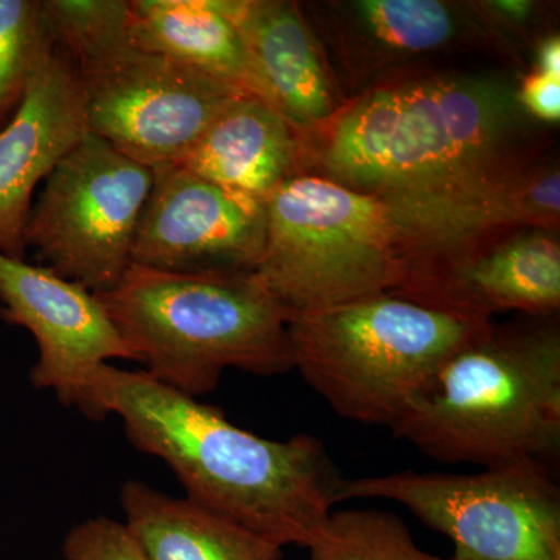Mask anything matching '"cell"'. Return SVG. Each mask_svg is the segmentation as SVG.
<instances>
[{"mask_svg": "<svg viewBox=\"0 0 560 560\" xmlns=\"http://www.w3.org/2000/svg\"><path fill=\"white\" fill-rule=\"evenodd\" d=\"M132 264L173 272H254L264 253L265 202L183 165L153 171Z\"/></svg>", "mask_w": 560, "mask_h": 560, "instance_id": "obj_12", "label": "cell"}, {"mask_svg": "<svg viewBox=\"0 0 560 560\" xmlns=\"http://www.w3.org/2000/svg\"><path fill=\"white\" fill-rule=\"evenodd\" d=\"M396 501L453 541L451 560H560V489L539 466L342 480L338 503Z\"/></svg>", "mask_w": 560, "mask_h": 560, "instance_id": "obj_7", "label": "cell"}, {"mask_svg": "<svg viewBox=\"0 0 560 560\" xmlns=\"http://www.w3.org/2000/svg\"><path fill=\"white\" fill-rule=\"evenodd\" d=\"M304 151L305 173L396 209L512 178L545 158V138L517 80L407 69L349 97Z\"/></svg>", "mask_w": 560, "mask_h": 560, "instance_id": "obj_1", "label": "cell"}, {"mask_svg": "<svg viewBox=\"0 0 560 560\" xmlns=\"http://www.w3.org/2000/svg\"><path fill=\"white\" fill-rule=\"evenodd\" d=\"M533 69L560 79V36L558 32L541 36L533 49Z\"/></svg>", "mask_w": 560, "mask_h": 560, "instance_id": "obj_26", "label": "cell"}, {"mask_svg": "<svg viewBox=\"0 0 560 560\" xmlns=\"http://www.w3.org/2000/svg\"><path fill=\"white\" fill-rule=\"evenodd\" d=\"M130 10L136 49L171 58L249 94L235 0H130Z\"/></svg>", "mask_w": 560, "mask_h": 560, "instance_id": "obj_19", "label": "cell"}, {"mask_svg": "<svg viewBox=\"0 0 560 560\" xmlns=\"http://www.w3.org/2000/svg\"><path fill=\"white\" fill-rule=\"evenodd\" d=\"M307 550L308 560H451L423 551L399 515L378 510L331 512Z\"/></svg>", "mask_w": 560, "mask_h": 560, "instance_id": "obj_21", "label": "cell"}, {"mask_svg": "<svg viewBox=\"0 0 560 560\" xmlns=\"http://www.w3.org/2000/svg\"><path fill=\"white\" fill-rule=\"evenodd\" d=\"M389 293L474 318L503 312L558 316L559 230L506 226L470 235L408 261Z\"/></svg>", "mask_w": 560, "mask_h": 560, "instance_id": "obj_10", "label": "cell"}, {"mask_svg": "<svg viewBox=\"0 0 560 560\" xmlns=\"http://www.w3.org/2000/svg\"><path fill=\"white\" fill-rule=\"evenodd\" d=\"M353 95L433 55L458 49L508 57L469 2L330 0L304 7Z\"/></svg>", "mask_w": 560, "mask_h": 560, "instance_id": "obj_11", "label": "cell"}, {"mask_svg": "<svg viewBox=\"0 0 560 560\" xmlns=\"http://www.w3.org/2000/svg\"><path fill=\"white\" fill-rule=\"evenodd\" d=\"M75 408L92 420L119 416L131 444L164 460L187 499L279 547H311L338 504L345 478L318 438L265 440L145 371L103 364Z\"/></svg>", "mask_w": 560, "mask_h": 560, "instance_id": "obj_2", "label": "cell"}, {"mask_svg": "<svg viewBox=\"0 0 560 560\" xmlns=\"http://www.w3.org/2000/svg\"><path fill=\"white\" fill-rule=\"evenodd\" d=\"M477 20L506 51L508 57L517 60L521 44H534L548 35V7L536 0H475L469 2Z\"/></svg>", "mask_w": 560, "mask_h": 560, "instance_id": "obj_23", "label": "cell"}, {"mask_svg": "<svg viewBox=\"0 0 560 560\" xmlns=\"http://www.w3.org/2000/svg\"><path fill=\"white\" fill-rule=\"evenodd\" d=\"M154 173L88 132L44 180L24 232L40 267L86 287L114 289L132 265Z\"/></svg>", "mask_w": 560, "mask_h": 560, "instance_id": "obj_8", "label": "cell"}, {"mask_svg": "<svg viewBox=\"0 0 560 560\" xmlns=\"http://www.w3.org/2000/svg\"><path fill=\"white\" fill-rule=\"evenodd\" d=\"M51 46L40 0H0V128L20 108L36 66Z\"/></svg>", "mask_w": 560, "mask_h": 560, "instance_id": "obj_22", "label": "cell"}, {"mask_svg": "<svg viewBox=\"0 0 560 560\" xmlns=\"http://www.w3.org/2000/svg\"><path fill=\"white\" fill-rule=\"evenodd\" d=\"M77 72L88 132L151 171L179 165L212 121L232 102L249 95L135 46Z\"/></svg>", "mask_w": 560, "mask_h": 560, "instance_id": "obj_9", "label": "cell"}, {"mask_svg": "<svg viewBox=\"0 0 560 560\" xmlns=\"http://www.w3.org/2000/svg\"><path fill=\"white\" fill-rule=\"evenodd\" d=\"M179 165L223 189L267 202L283 183L305 175L300 136L254 95H242L212 121Z\"/></svg>", "mask_w": 560, "mask_h": 560, "instance_id": "obj_17", "label": "cell"}, {"mask_svg": "<svg viewBox=\"0 0 560 560\" xmlns=\"http://www.w3.org/2000/svg\"><path fill=\"white\" fill-rule=\"evenodd\" d=\"M125 525L150 560H282V547L245 526L200 506L173 499L142 481L120 492Z\"/></svg>", "mask_w": 560, "mask_h": 560, "instance_id": "obj_18", "label": "cell"}, {"mask_svg": "<svg viewBox=\"0 0 560 560\" xmlns=\"http://www.w3.org/2000/svg\"><path fill=\"white\" fill-rule=\"evenodd\" d=\"M265 210L264 253L254 275L293 315L400 285L399 231L378 198L305 173L275 190Z\"/></svg>", "mask_w": 560, "mask_h": 560, "instance_id": "obj_6", "label": "cell"}, {"mask_svg": "<svg viewBox=\"0 0 560 560\" xmlns=\"http://www.w3.org/2000/svg\"><path fill=\"white\" fill-rule=\"evenodd\" d=\"M517 98L523 110L539 124H559L560 79L530 69L517 81Z\"/></svg>", "mask_w": 560, "mask_h": 560, "instance_id": "obj_25", "label": "cell"}, {"mask_svg": "<svg viewBox=\"0 0 560 560\" xmlns=\"http://www.w3.org/2000/svg\"><path fill=\"white\" fill-rule=\"evenodd\" d=\"M88 135L79 72L58 47L40 58L20 108L0 128V253L25 260L24 232L40 183Z\"/></svg>", "mask_w": 560, "mask_h": 560, "instance_id": "obj_14", "label": "cell"}, {"mask_svg": "<svg viewBox=\"0 0 560 560\" xmlns=\"http://www.w3.org/2000/svg\"><path fill=\"white\" fill-rule=\"evenodd\" d=\"M55 47L77 70L132 46L130 0H40Z\"/></svg>", "mask_w": 560, "mask_h": 560, "instance_id": "obj_20", "label": "cell"}, {"mask_svg": "<svg viewBox=\"0 0 560 560\" xmlns=\"http://www.w3.org/2000/svg\"><path fill=\"white\" fill-rule=\"evenodd\" d=\"M492 320L394 293L296 313L293 370L341 418L393 429L438 368Z\"/></svg>", "mask_w": 560, "mask_h": 560, "instance_id": "obj_5", "label": "cell"}, {"mask_svg": "<svg viewBox=\"0 0 560 560\" xmlns=\"http://www.w3.org/2000/svg\"><path fill=\"white\" fill-rule=\"evenodd\" d=\"M0 318L38 346L33 385L75 407L92 374L109 360L136 361L102 302L80 283L0 253Z\"/></svg>", "mask_w": 560, "mask_h": 560, "instance_id": "obj_13", "label": "cell"}, {"mask_svg": "<svg viewBox=\"0 0 560 560\" xmlns=\"http://www.w3.org/2000/svg\"><path fill=\"white\" fill-rule=\"evenodd\" d=\"M135 360L154 381L197 399L238 370H293L289 323L254 272H173L132 264L95 293Z\"/></svg>", "mask_w": 560, "mask_h": 560, "instance_id": "obj_4", "label": "cell"}, {"mask_svg": "<svg viewBox=\"0 0 560 560\" xmlns=\"http://www.w3.org/2000/svg\"><path fill=\"white\" fill-rule=\"evenodd\" d=\"M389 210L399 231L404 271L412 259L497 228L560 230L559 161L545 156L492 186Z\"/></svg>", "mask_w": 560, "mask_h": 560, "instance_id": "obj_16", "label": "cell"}, {"mask_svg": "<svg viewBox=\"0 0 560 560\" xmlns=\"http://www.w3.org/2000/svg\"><path fill=\"white\" fill-rule=\"evenodd\" d=\"M427 458L482 469L560 455L558 316L489 324L456 350L393 427Z\"/></svg>", "mask_w": 560, "mask_h": 560, "instance_id": "obj_3", "label": "cell"}, {"mask_svg": "<svg viewBox=\"0 0 560 560\" xmlns=\"http://www.w3.org/2000/svg\"><path fill=\"white\" fill-rule=\"evenodd\" d=\"M249 94L290 125L302 145L348 102L318 33L293 0H235Z\"/></svg>", "mask_w": 560, "mask_h": 560, "instance_id": "obj_15", "label": "cell"}, {"mask_svg": "<svg viewBox=\"0 0 560 560\" xmlns=\"http://www.w3.org/2000/svg\"><path fill=\"white\" fill-rule=\"evenodd\" d=\"M66 560H150L125 522L88 518L69 530L62 541Z\"/></svg>", "mask_w": 560, "mask_h": 560, "instance_id": "obj_24", "label": "cell"}]
</instances>
